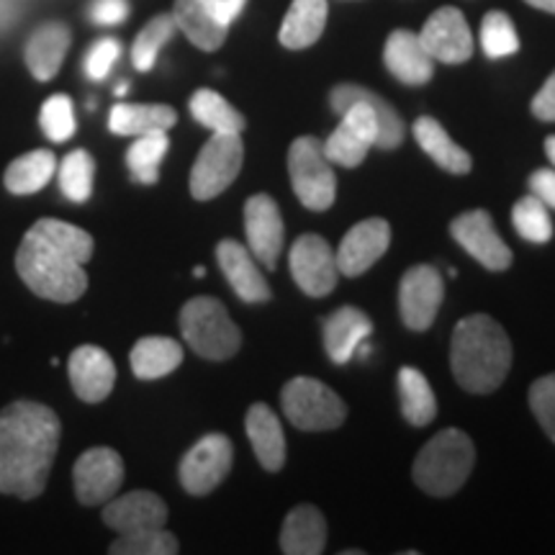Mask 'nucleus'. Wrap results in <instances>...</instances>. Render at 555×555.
Here are the masks:
<instances>
[{"label": "nucleus", "instance_id": "f03ea898", "mask_svg": "<svg viewBox=\"0 0 555 555\" xmlns=\"http://www.w3.org/2000/svg\"><path fill=\"white\" fill-rule=\"evenodd\" d=\"M93 237L60 219H39L16 253L21 281L39 298L73 304L88 291L86 262L93 258Z\"/></svg>", "mask_w": 555, "mask_h": 555}, {"label": "nucleus", "instance_id": "cd10ccee", "mask_svg": "<svg viewBox=\"0 0 555 555\" xmlns=\"http://www.w3.org/2000/svg\"><path fill=\"white\" fill-rule=\"evenodd\" d=\"M172 18H176L178 31H183L198 50L214 52L224 44L229 26L214 16L206 0H176Z\"/></svg>", "mask_w": 555, "mask_h": 555}, {"label": "nucleus", "instance_id": "a19ab883", "mask_svg": "<svg viewBox=\"0 0 555 555\" xmlns=\"http://www.w3.org/2000/svg\"><path fill=\"white\" fill-rule=\"evenodd\" d=\"M530 409L543 433L555 442V373L538 378L530 386Z\"/></svg>", "mask_w": 555, "mask_h": 555}, {"label": "nucleus", "instance_id": "e433bc0d", "mask_svg": "<svg viewBox=\"0 0 555 555\" xmlns=\"http://www.w3.org/2000/svg\"><path fill=\"white\" fill-rule=\"evenodd\" d=\"M512 224H515L517 234L527 242L535 245H545L553 240V219L551 208H547L538 196L519 198L515 208H512Z\"/></svg>", "mask_w": 555, "mask_h": 555}, {"label": "nucleus", "instance_id": "37998d69", "mask_svg": "<svg viewBox=\"0 0 555 555\" xmlns=\"http://www.w3.org/2000/svg\"><path fill=\"white\" fill-rule=\"evenodd\" d=\"M129 16V0H93L90 21L99 26H116Z\"/></svg>", "mask_w": 555, "mask_h": 555}, {"label": "nucleus", "instance_id": "ddd939ff", "mask_svg": "<svg viewBox=\"0 0 555 555\" xmlns=\"http://www.w3.org/2000/svg\"><path fill=\"white\" fill-rule=\"evenodd\" d=\"M442 275L433 266L409 268L399 283V311L409 330L425 332L433 327L442 307Z\"/></svg>", "mask_w": 555, "mask_h": 555}, {"label": "nucleus", "instance_id": "2f4dec72", "mask_svg": "<svg viewBox=\"0 0 555 555\" xmlns=\"http://www.w3.org/2000/svg\"><path fill=\"white\" fill-rule=\"evenodd\" d=\"M399 401L401 414L412 427H427L437 416V397L425 378V373L416 367H401L399 371Z\"/></svg>", "mask_w": 555, "mask_h": 555}, {"label": "nucleus", "instance_id": "5701e85b", "mask_svg": "<svg viewBox=\"0 0 555 555\" xmlns=\"http://www.w3.org/2000/svg\"><path fill=\"white\" fill-rule=\"evenodd\" d=\"M245 429L260 466L270 470V474L281 470L283 463H286V435H283L281 420L273 414V409L268 404L249 406L245 416Z\"/></svg>", "mask_w": 555, "mask_h": 555}, {"label": "nucleus", "instance_id": "9d476101", "mask_svg": "<svg viewBox=\"0 0 555 555\" xmlns=\"http://www.w3.org/2000/svg\"><path fill=\"white\" fill-rule=\"evenodd\" d=\"M234 448L227 435H206L180 461V483L191 496L211 494L232 470Z\"/></svg>", "mask_w": 555, "mask_h": 555}, {"label": "nucleus", "instance_id": "2eb2a0df", "mask_svg": "<svg viewBox=\"0 0 555 555\" xmlns=\"http://www.w3.org/2000/svg\"><path fill=\"white\" fill-rule=\"evenodd\" d=\"M388 245H391V224L386 219H365L345 234L339 242L335 258L339 275L358 278L371 270L384 258Z\"/></svg>", "mask_w": 555, "mask_h": 555}, {"label": "nucleus", "instance_id": "f257e3e1", "mask_svg": "<svg viewBox=\"0 0 555 555\" xmlns=\"http://www.w3.org/2000/svg\"><path fill=\"white\" fill-rule=\"evenodd\" d=\"M62 422L39 401H13L0 412V494L41 496L60 450Z\"/></svg>", "mask_w": 555, "mask_h": 555}, {"label": "nucleus", "instance_id": "4be33fe9", "mask_svg": "<svg viewBox=\"0 0 555 555\" xmlns=\"http://www.w3.org/2000/svg\"><path fill=\"white\" fill-rule=\"evenodd\" d=\"M373 335V322L365 311L356 307H343L324 322V350L335 365L352 360L360 343Z\"/></svg>", "mask_w": 555, "mask_h": 555}, {"label": "nucleus", "instance_id": "7c9ffc66", "mask_svg": "<svg viewBox=\"0 0 555 555\" xmlns=\"http://www.w3.org/2000/svg\"><path fill=\"white\" fill-rule=\"evenodd\" d=\"M57 176V157L50 150H34L21 155L5 168L3 183L13 196H31L39 193L50 180Z\"/></svg>", "mask_w": 555, "mask_h": 555}, {"label": "nucleus", "instance_id": "6e6552de", "mask_svg": "<svg viewBox=\"0 0 555 555\" xmlns=\"http://www.w3.org/2000/svg\"><path fill=\"white\" fill-rule=\"evenodd\" d=\"M291 189L309 211H327L337 198V178L317 137H298L288 150Z\"/></svg>", "mask_w": 555, "mask_h": 555}, {"label": "nucleus", "instance_id": "6ab92c4d", "mask_svg": "<svg viewBox=\"0 0 555 555\" xmlns=\"http://www.w3.org/2000/svg\"><path fill=\"white\" fill-rule=\"evenodd\" d=\"M165 522H168V504L152 491H129L124 496L108 499L103 506V525L119 535L165 527Z\"/></svg>", "mask_w": 555, "mask_h": 555}, {"label": "nucleus", "instance_id": "1a4fd4ad", "mask_svg": "<svg viewBox=\"0 0 555 555\" xmlns=\"http://www.w3.org/2000/svg\"><path fill=\"white\" fill-rule=\"evenodd\" d=\"M242 163H245V144L240 134H211L191 168V196L196 201L221 196L237 180Z\"/></svg>", "mask_w": 555, "mask_h": 555}, {"label": "nucleus", "instance_id": "7ed1b4c3", "mask_svg": "<svg viewBox=\"0 0 555 555\" xmlns=\"http://www.w3.org/2000/svg\"><path fill=\"white\" fill-rule=\"evenodd\" d=\"M330 103L343 119L327 142H322V150L339 168H358L373 147L388 152L404 142L406 129L399 111L373 90L343 82L332 88Z\"/></svg>", "mask_w": 555, "mask_h": 555}, {"label": "nucleus", "instance_id": "f704fd0d", "mask_svg": "<svg viewBox=\"0 0 555 555\" xmlns=\"http://www.w3.org/2000/svg\"><path fill=\"white\" fill-rule=\"evenodd\" d=\"M60 191L73 201V204H86L93 196L95 159L86 150H73L57 165Z\"/></svg>", "mask_w": 555, "mask_h": 555}, {"label": "nucleus", "instance_id": "a211bd4d", "mask_svg": "<svg viewBox=\"0 0 555 555\" xmlns=\"http://www.w3.org/2000/svg\"><path fill=\"white\" fill-rule=\"evenodd\" d=\"M69 384H73L75 397L86 404H99L108 399L116 384L114 358L99 345H82L69 356L67 363Z\"/></svg>", "mask_w": 555, "mask_h": 555}, {"label": "nucleus", "instance_id": "a18cd8bd", "mask_svg": "<svg viewBox=\"0 0 555 555\" xmlns=\"http://www.w3.org/2000/svg\"><path fill=\"white\" fill-rule=\"evenodd\" d=\"M530 193L555 211V168L535 170L530 176Z\"/></svg>", "mask_w": 555, "mask_h": 555}, {"label": "nucleus", "instance_id": "a878e982", "mask_svg": "<svg viewBox=\"0 0 555 555\" xmlns=\"http://www.w3.org/2000/svg\"><path fill=\"white\" fill-rule=\"evenodd\" d=\"M414 139L437 168L450 172V176H466L474 168V159H470L468 152L453 142L446 127L433 116H422V119L414 121Z\"/></svg>", "mask_w": 555, "mask_h": 555}, {"label": "nucleus", "instance_id": "c85d7f7f", "mask_svg": "<svg viewBox=\"0 0 555 555\" xmlns=\"http://www.w3.org/2000/svg\"><path fill=\"white\" fill-rule=\"evenodd\" d=\"M327 0H294L283 18L281 44L286 50H307L327 26Z\"/></svg>", "mask_w": 555, "mask_h": 555}, {"label": "nucleus", "instance_id": "f3484780", "mask_svg": "<svg viewBox=\"0 0 555 555\" xmlns=\"http://www.w3.org/2000/svg\"><path fill=\"white\" fill-rule=\"evenodd\" d=\"M245 232L247 247L255 255V260L262 266L275 270L278 258L283 253V237H286V227H283L281 208L268 193L247 198L245 204Z\"/></svg>", "mask_w": 555, "mask_h": 555}, {"label": "nucleus", "instance_id": "8fccbe9b", "mask_svg": "<svg viewBox=\"0 0 555 555\" xmlns=\"http://www.w3.org/2000/svg\"><path fill=\"white\" fill-rule=\"evenodd\" d=\"M116 93H119V95H124V93H127V82H121V86H119V88H116Z\"/></svg>", "mask_w": 555, "mask_h": 555}, {"label": "nucleus", "instance_id": "ea45409f", "mask_svg": "<svg viewBox=\"0 0 555 555\" xmlns=\"http://www.w3.org/2000/svg\"><path fill=\"white\" fill-rule=\"evenodd\" d=\"M39 124L50 142H57V144L67 142V139L75 134V127H78V124H75L73 101L62 93L47 99L44 106L39 111Z\"/></svg>", "mask_w": 555, "mask_h": 555}, {"label": "nucleus", "instance_id": "aec40b11", "mask_svg": "<svg viewBox=\"0 0 555 555\" xmlns=\"http://www.w3.org/2000/svg\"><path fill=\"white\" fill-rule=\"evenodd\" d=\"M217 260L227 283L232 286L245 304H266L270 301V286L262 278L258 260L249 253V247L237 240H221L217 245Z\"/></svg>", "mask_w": 555, "mask_h": 555}, {"label": "nucleus", "instance_id": "9b49d317", "mask_svg": "<svg viewBox=\"0 0 555 555\" xmlns=\"http://www.w3.org/2000/svg\"><path fill=\"white\" fill-rule=\"evenodd\" d=\"M288 266L296 286L307 296H327L335 291L339 281L335 249L330 247L327 240L319 237V234H301L294 242L288 255Z\"/></svg>", "mask_w": 555, "mask_h": 555}, {"label": "nucleus", "instance_id": "58836bf2", "mask_svg": "<svg viewBox=\"0 0 555 555\" xmlns=\"http://www.w3.org/2000/svg\"><path fill=\"white\" fill-rule=\"evenodd\" d=\"M481 47L486 57L502 60L519 52V37L512 18L502 11H491L483 16L481 24Z\"/></svg>", "mask_w": 555, "mask_h": 555}, {"label": "nucleus", "instance_id": "412c9836", "mask_svg": "<svg viewBox=\"0 0 555 555\" xmlns=\"http://www.w3.org/2000/svg\"><path fill=\"white\" fill-rule=\"evenodd\" d=\"M384 62L388 73H391L399 82H404V86H425V82L433 80L435 60L429 57L420 34L414 31H393L386 41Z\"/></svg>", "mask_w": 555, "mask_h": 555}, {"label": "nucleus", "instance_id": "4c0bfd02", "mask_svg": "<svg viewBox=\"0 0 555 555\" xmlns=\"http://www.w3.org/2000/svg\"><path fill=\"white\" fill-rule=\"evenodd\" d=\"M178 551V538L165 527L127 532V535L116 538L108 547V553L114 555H176Z\"/></svg>", "mask_w": 555, "mask_h": 555}, {"label": "nucleus", "instance_id": "4468645a", "mask_svg": "<svg viewBox=\"0 0 555 555\" xmlns=\"http://www.w3.org/2000/svg\"><path fill=\"white\" fill-rule=\"evenodd\" d=\"M450 234H453L457 245L466 249L470 258L486 270L502 273V270L512 266V249L506 247V242L502 237H499L494 219H491V214L483 211V208L461 214V217L450 224Z\"/></svg>", "mask_w": 555, "mask_h": 555}, {"label": "nucleus", "instance_id": "de8ad7c7", "mask_svg": "<svg viewBox=\"0 0 555 555\" xmlns=\"http://www.w3.org/2000/svg\"><path fill=\"white\" fill-rule=\"evenodd\" d=\"M525 3H530L532 9H538V11L555 13V0H525Z\"/></svg>", "mask_w": 555, "mask_h": 555}, {"label": "nucleus", "instance_id": "bb28decb", "mask_svg": "<svg viewBox=\"0 0 555 555\" xmlns=\"http://www.w3.org/2000/svg\"><path fill=\"white\" fill-rule=\"evenodd\" d=\"M178 124L172 106L163 103H116L108 114V129L116 137H142L150 131H168Z\"/></svg>", "mask_w": 555, "mask_h": 555}, {"label": "nucleus", "instance_id": "c756f323", "mask_svg": "<svg viewBox=\"0 0 555 555\" xmlns=\"http://www.w3.org/2000/svg\"><path fill=\"white\" fill-rule=\"evenodd\" d=\"M129 360L139 380H157L183 363V345L170 337H142L131 347Z\"/></svg>", "mask_w": 555, "mask_h": 555}, {"label": "nucleus", "instance_id": "0eeeda50", "mask_svg": "<svg viewBox=\"0 0 555 555\" xmlns=\"http://www.w3.org/2000/svg\"><path fill=\"white\" fill-rule=\"evenodd\" d=\"M281 404L286 420L304 433H327L345 422L347 406L322 380L298 376L291 378L281 391Z\"/></svg>", "mask_w": 555, "mask_h": 555}, {"label": "nucleus", "instance_id": "49530a36", "mask_svg": "<svg viewBox=\"0 0 555 555\" xmlns=\"http://www.w3.org/2000/svg\"><path fill=\"white\" fill-rule=\"evenodd\" d=\"M206 5L214 11V16H217L221 24L232 26L240 13L245 11L247 0H206Z\"/></svg>", "mask_w": 555, "mask_h": 555}, {"label": "nucleus", "instance_id": "f8f14e48", "mask_svg": "<svg viewBox=\"0 0 555 555\" xmlns=\"http://www.w3.org/2000/svg\"><path fill=\"white\" fill-rule=\"evenodd\" d=\"M124 476H127V468L114 448H90L75 461V496L82 506L106 504L108 499L119 494Z\"/></svg>", "mask_w": 555, "mask_h": 555}, {"label": "nucleus", "instance_id": "dca6fc26", "mask_svg": "<svg viewBox=\"0 0 555 555\" xmlns=\"http://www.w3.org/2000/svg\"><path fill=\"white\" fill-rule=\"evenodd\" d=\"M420 39L429 57L446 65H461L474 54V34L468 29V21L453 5L435 11L420 31Z\"/></svg>", "mask_w": 555, "mask_h": 555}, {"label": "nucleus", "instance_id": "b1692460", "mask_svg": "<svg viewBox=\"0 0 555 555\" xmlns=\"http://www.w3.org/2000/svg\"><path fill=\"white\" fill-rule=\"evenodd\" d=\"M69 41H73V34H69L65 24H57V21L39 26L31 34L29 41H26L24 60L34 78L47 82L60 73L62 60H65L69 50Z\"/></svg>", "mask_w": 555, "mask_h": 555}, {"label": "nucleus", "instance_id": "473e14b6", "mask_svg": "<svg viewBox=\"0 0 555 555\" xmlns=\"http://www.w3.org/2000/svg\"><path fill=\"white\" fill-rule=\"evenodd\" d=\"M191 116L201 127H206L214 134H242L247 127L245 116L232 106L227 99H221L217 90L201 88L191 95Z\"/></svg>", "mask_w": 555, "mask_h": 555}, {"label": "nucleus", "instance_id": "79ce46f5", "mask_svg": "<svg viewBox=\"0 0 555 555\" xmlns=\"http://www.w3.org/2000/svg\"><path fill=\"white\" fill-rule=\"evenodd\" d=\"M121 54V44L116 39H99L93 47H90L88 54H86V75L90 80H103L108 78L111 67L116 65V60H119Z\"/></svg>", "mask_w": 555, "mask_h": 555}, {"label": "nucleus", "instance_id": "39448f33", "mask_svg": "<svg viewBox=\"0 0 555 555\" xmlns=\"http://www.w3.org/2000/svg\"><path fill=\"white\" fill-rule=\"evenodd\" d=\"M476 463V448L463 429L437 433L414 457L412 478L429 496H453L468 481Z\"/></svg>", "mask_w": 555, "mask_h": 555}, {"label": "nucleus", "instance_id": "09e8293b", "mask_svg": "<svg viewBox=\"0 0 555 555\" xmlns=\"http://www.w3.org/2000/svg\"><path fill=\"white\" fill-rule=\"evenodd\" d=\"M545 155L551 159V165L555 168V134L545 139Z\"/></svg>", "mask_w": 555, "mask_h": 555}, {"label": "nucleus", "instance_id": "20e7f679", "mask_svg": "<svg viewBox=\"0 0 555 555\" xmlns=\"http://www.w3.org/2000/svg\"><path fill=\"white\" fill-rule=\"evenodd\" d=\"M450 367L463 391H496L512 367V343L502 324L489 314L461 319L450 343Z\"/></svg>", "mask_w": 555, "mask_h": 555}, {"label": "nucleus", "instance_id": "72a5a7b5", "mask_svg": "<svg viewBox=\"0 0 555 555\" xmlns=\"http://www.w3.org/2000/svg\"><path fill=\"white\" fill-rule=\"evenodd\" d=\"M170 150L168 131H150L134 137V144L127 150V165L131 178L142 185H155L159 180V165Z\"/></svg>", "mask_w": 555, "mask_h": 555}, {"label": "nucleus", "instance_id": "c9c22d12", "mask_svg": "<svg viewBox=\"0 0 555 555\" xmlns=\"http://www.w3.org/2000/svg\"><path fill=\"white\" fill-rule=\"evenodd\" d=\"M176 31L178 26H176V18H172V13L155 16L142 31H139V37L134 39V47H131V62H134L139 73H147V69L155 67L159 50L168 44Z\"/></svg>", "mask_w": 555, "mask_h": 555}, {"label": "nucleus", "instance_id": "c03bdc74", "mask_svg": "<svg viewBox=\"0 0 555 555\" xmlns=\"http://www.w3.org/2000/svg\"><path fill=\"white\" fill-rule=\"evenodd\" d=\"M530 108H532V116H535V119L555 124V73L545 80V86L538 90Z\"/></svg>", "mask_w": 555, "mask_h": 555}, {"label": "nucleus", "instance_id": "423d86ee", "mask_svg": "<svg viewBox=\"0 0 555 555\" xmlns=\"http://www.w3.org/2000/svg\"><path fill=\"white\" fill-rule=\"evenodd\" d=\"M180 332L198 358L229 360L242 347V332L219 298L196 296L180 309Z\"/></svg>", "mask_w": 555, "mask_h": 555}, {"label": "nucleus", "instance_id": "393cba45", "mask_svg": "<svg viewBox=\"0 0 555 555\" xmlns=\"http://www.w3.org/2000/svg\"><path fill=\"white\" fill-rule=\"evenodd\" d=\"M327 545V519L311 504L288 512L281 527V551L286 555H319Z\"/></svg>", "mask_w": 555, "mask_h": 555}]
</instances>
